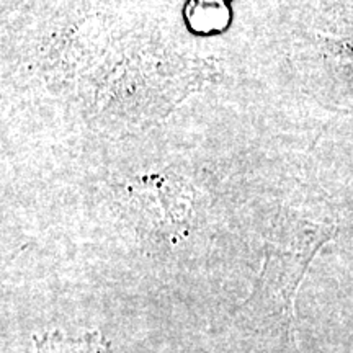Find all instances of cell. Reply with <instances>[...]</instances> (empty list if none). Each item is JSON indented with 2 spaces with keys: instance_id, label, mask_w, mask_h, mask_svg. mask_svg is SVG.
Wrapping results in <instances>:
<instances>
[{
  "instance_id": "1",
  "label": "cell",
  "mask_w": 353,
  "mask_h": 353,
  "mask_svg": "<svg viewBox=\"0 0 353 353\" xmlns=\"http://www.w3.org/2000/svg\"><path fill=\"white\" fill-rule=\"evenodd\" d=\"M325 239L324 229L309 223H281L267 241L265 263L241 312L257 324L290 327L294 298L312 255Z\"/></svg>"
},
{
  "instance_id": "2",
  "label": "cell",
  "mask_w": 353,
  "mask_h": 353,
  "mask_svg": "<svg viewBox=\"0 0 353 353\" xmlns=\"http://www.w3.org/2000/svg\"><path fill=\"white\" fill-rule=\"evenodd\" d=\"M132 196L139 203H151V206H144L143 210L145 214L151 213L154 224H164L165 219V226L176 229L192 213L188 187L175 176H151Z\"/></svg>"
}]
</instances>
